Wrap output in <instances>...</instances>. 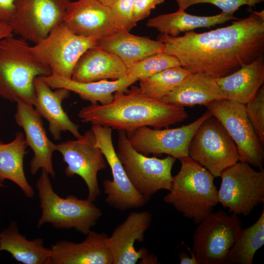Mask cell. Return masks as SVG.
I'll use <instances>...</instances> for the list:
<instances>
[{
  "mask_svg": "<svg viewBox=\"0 0 264 264\" xmlns=\"http://www.w3.org/2000/svg\"><path fill=\"white\" fill-rule=\"evenodd\" d=\"M250 12L224 27L176 37L160 34L157 40L190 73L224 77L264 54V20Z\"/></svg>",
  "mask_w": 264,
  "mask_h": 264,
  "instance_id": "obj_1",
  "label": "cell"
},
{
  "mask_svg": "<svg viewBox=\"0 0 264 264\" xmlns=\"http://www.w3.org/2000/svg\"><path fill=\"white\" fill-rule=\"evenodd\" d=\"M130 87L114 92L109 104H91L82 108L78 114L81 121L127 132L144 126L168 128L188 118L184 107L150 98L137 86Z\"/></svg>",
  "mask_w": 264,
  "mask_h": 264,
  "instance_id": "obj_2",
  "label": "cell"
},
{
  "mask_svg": "<svg viewBox=\"0 0 264 264\" xmlns=\"http://www.w3.org/2000/svg\"><path fill=\"white\" fill-rule=\"evenodd\" d=\"M50 74L49 67L37 58L25 40L11 35L0 40V97L34 106L37 102L35 79Z\"/></svg>",
  "mask_w": 264,
  "mask_h": 264,
  "instance_id": "obj_3",
  "label": "cell"
},
{
  "mask_svg": "<svg viewBox=\"0 0 264 264\" xmlns=\"http://www.w3.org/2000/svg\"><path fill=\"white\" fill-rule=\"evenodd\" d=\"M179 160L180 170L173 176L163 200L186 218L199 223L219 203L215 177L189 156Z\"/></svg>",
  "mask_w": 264,
  "mask_h": 264,
  "instance_id": "obj_4",
  "label": "cell"
},
{
  "mask_svg": "<svg viewBox=\"0 0 264 264\" xmlns=\"http://www.w3.org/2000/svg\"><path fill=\"white\" fill-rule=\"evenodd\" d=\"M35 186L42 210L38 227L49 223L57 228H73L86 235L102 215L101 209L88 198L79 199L72 195L60 197L53 190L49 174L43 169Z\"/></svg>",
  "mask_w": 264,
  "mask_h": 264,
  "instance_id": "obj_5",
  "label": "cell"
},
{
  "mask_svg": "<svg viewBox=\"0 0 264 264\" xmlns=\"http://www.w3.org/2000/svg\"><path fill=\"white\" fill-rule=\"evenodd\" d=\"M116 153L131 184L147 202L158 191L170 190L176 158L146 156L131 146L122 130L118 131Z\"/></svg>",
  "mask_w": 264,
  "mask_h": 264,
  "instance_id": "obj_6",
  "label": "cell"
},
{
  "mask_svg": "<svg viewBox=\"0 0 264 264\" xmlns=\"http://www.w3.org/2000/svg\"><path fill=\"white\" fill-rule=\"evenodd\" d=\"M198 224L193 251L199 264H227L230 250L242 228L239 215L223 210L212 212Z\"/></svg>",
  "mask_w": 264,
  "mask_h": 264,
  "instance_id": "obj_7",
  "label": "cell"
},
{
  "mask_svg": "<svg viewBox=\"0 0 264 264\" xmlns=\"http://www.w3.org/2000/svg\"><path fill=\"white\" fill-rule=\"evenodd\" d=\"M220 177L218 202L230 213L248 215L264 201V170L256 171L248 163L238 161L225 169Z\"/></svg>",
  "mask_w": 264,
  "mask_h": 264,
  "instance_id": "obj_8",
  "label": "cell"
},
{
  "mask_svg": "<svg viewBox=\"0 0 264 264\" xmlns=\"http://www.w3.org/2000/svg\"><path fill=\"white\" fill-rule=\"evenodd\" d=\"M188 156L214 177L239 161L237 147L225 128L213 115L206 119L192 138Z\"/></svg>",
  "mask_w": 264,
  "mask_h": 264,
  "instance_id": "obj_9",
  "label": "cell"
},
{
  "mask_svg": "<svg viewBox=\"0 0 264 264\" xmlns=\"http://www.w3.org/2000/svg\"><path fill=\"white\" fill-rule=\"evenodd\" d=\"M205 106L234 142L239 161L262 169L264 145L247 116L245 105L225 99L213 101Z\"/></svg>",
  "mask_w": 264,
  "mask_h": 264,
  "instance_id": "obj_10",
  "label": "cell"
},
{
  "mask_svg": "<svg viewBox=\"0 0 264 264\" xmlns=\"http://www.w3.org/2000/svg\"><path fill=\"white\" fill-rule=\"evenodd\" d=\"M97 40L77 35L62 23L31 49L37 58L49 67L51 74L71 79L80 57L97 46Z\"/></svg>",
  "mask_w": 264,
  "mask_h": 264,
  "instance_id": "obj_11",
  "label": "cell"
},
{
  "mask_svg": "<svg viewBox=\"0 0 264 264\" xmlns=\"http://www.w3.org/2000/svg\"><path fill=\"white\" fill-rule=\"evenodd\" d=\"M69 0H15L13 33L35 44L63 23Z\"/></svg>",
  "mask_w": 264,
  "mask_h": 264,
  "instance_id": "obj_12",
  "label": "cell"
},
{
  "mask_svg": "<svg viewBox=\"0 0 264 264\" xmlns=\"http://www.w3.org/2000/svg\"><path fill=\"white\" fill-rule=\"evenodd\" d=\"M57 151L66 164L65 175L68 177L76 175L80 176L87 186V198L95 201L100 194L98 173L108 165L101 150L95 145V136L91 129L79 138L57 144Z\"/></svg>",
  "mask_w": 264,
  "mask_h": 264,
  "instance_id": "obj_13",
  "label": "cell"
},
{
  "mask_svg": "<svg viewBox=\"0 0 264 264\" xmlns=\"http://www.w3.org/2000/svg\"><path fill=\"white\" fill-rule=\"evenodd\" d=\"M95 138V145L99 148L110 166L112 180L103 181L105 202L111 207L124 211L144 206L147 201L134 189L130 181L118 158L112 140V129L100 125L91 127Z\"/></svg>",
  "mask_w": 264,
  "mask_h": 264,
  "instance_id": "obj_14",
  "label": "cell"
},
{
  "mask_svg": "<svg viewBox=\"0 0 264 264\" xmlns=\"http://www.w3.org/2000/svg\"><path fill=\"white\" fill-rule=\"evenodd\" d=\"M212 114L205 111L189 124L174 129H152L144 126L126 132L131 146L144 154H166L179 160L188 156V147L194 134Z\"/></svg>",
  "mask_w": 264,
  "mask_h": 264,
  "instance_id": "obj_15",
  "label": "cell"
},
{
  "mask_svg": "<svg viewBox=\"0 0 264 264\" xmlns=\"http://www.w3.org/2000/svg\"><path fill=\"white\" fill-rule=\"evenodd\" d=\"M16 103L15 121L23 129L26 144L34 154L30 162V173L34 175L41 169L54 177L56 174L52 156L57 151V144L48 138L42 116L33 106L21 100Z\"/></svg>",
  "mask_w": 264,
  "mask_h": 264,
  "instance_id": "obj_16",
  "label": "cell"
},
{
  "mask_svg": "<svg viewBox=\"0 0 264 264\" xmlns=\"http://www.w3.org/2000/svg\"><path fill=\"white\" fill-rule=\"evenodd\" d=\"M152 220V214L148 211L132 212L114 228L109 237L112 264H135L139 259L143 264L148 250L145 248L136 250L134 243L144 242Z\"/></svg>",
  "mask_w": 264,
  "mask_h": 264,
  "instance_id": "obj_17",
  "label": "cell"
},
{
  "mask_svg": "<svg viewBox=\"0 0 264 264\" xmlns=\"http://www.w3.org/2000/svg\"><path fill=\"white\" fill-rule=\"evenodd\" d=\"M63 23L77 35L96 40L119 32L110 7L97 0L70 1Z\"/></svg>",
  "mask_w": 264,
  "mask_h": 264,
  "instance_id": "obj_18",
  "label": "cell"
},
{
  "mask_svg": "<svg viewBox=\"0 0 264 264\" xmlns=\"http://www.w3.org/2000/svg\"><path fill=\"white\" fill-rule=\"evenodd\" d=\"M80 242L60 240L51 245L47 264H112L106 233L90 230Z\"/></svg>",
  "mask_w": 264,
  "mask_h": 264,
  "instance_id": "obj_19",
  "label": "cell"
},
{
  "mask_svg": "<svg viewBox=\"0 0 264 264\" xmlns=\"http://www.w3.org/2000/svg\"><path fill=\"white\" fill-rule=\"evenodd\" d=\"M37 102L34 106L39 114L48 123V130L56 140L61 139L62 132L68 131L76 138L81 137L79 126L73 123L62 106L64 100L69 97L70 91L64 88L54 91L39 77L34 81Z\"/></svg>",
  "mask_w": 264,
  "mask_h": 264,
  "instance_id": "obj_20",
  "label": "cell"
},
{
  "mask_svg": "<svg viewBox=\"0 0 264 264\" xmlns=\"http://www.w3.org/2000/svg\"><path fill=\"white\" fill-rule=\"evenodd\" d=\"M127 72V67L117 56L96 46L80 57L71 79L82 83L116 80L126 76Z\"/></svg>",
  "mask_w": 264,
  "mask_h": 264,
  "instance_id": "obj_21",
  "label": "cell"
},
{
  "mask_svg": "<svg viewBox=\"0 0 264 264\" xmlns=\"http://www.w3.org/2000/svg\"><path fill=\"white\" fill-rule=\"evenodd\" d=\"M225 99L226 95L218 85L216 78L197 72L191 73L160 101L184 107L206 106L213 101Z\"/></svg>",
  "mask_w": 264,
  "mask_h": 264,
  "instance_id": "obj_22",
  "label": "cell"
},
{
  "mask_svg": "<svg viewBox=\"0 0 264 264\" xmlns=\"http://www.w3.org/2000/svg\"><path fill=\"white\" fill-rule=\"evenodd\" d=\"M39 77L51 88H64L77 93L82 99L89 101L91 104L99 102L101 105L111 103L114 92L126 90L137 81L135 78L128 74L116 80H102L88 83L78 82L52 74Z\"/></svg>",
  "mask_w": 264,
  "mask_h": 264,
  "instance_id": "obj_23",
  "label": "cell"
},
{
  "mask_svg": "<svg viewBox=\"0 0 264 264\" xmlns=\"http://www.w3.org/2000/svg\"><path fill=\"white\" fill-rule=\"evenodd\" d=\"M216 79L226 99L245 105L255 98L264 85V55L242 65L234 72Z\"/></svg>",
  "mask_w": 264,
  "mask_h": 264,
  "instance_id": "obj_24",
  "label": "cell"
},
{
  "mask_svg": "<svg viewBox=\"0 0 264 264\" xmlns=\"http://www.w3.org/2000/svg\"><path fill=\"white\" fill-rule=\"evenodd\" d=\"M97 46L117 56L128 68L150 55L165 51V45L161 41L124 31L97 40Z\"/></svg>",
  "mask_w": 264,
  "mask_h": 264,
  "instance_id": "obj_25",
  "label": "cell"
},
{
  "mask_svg": "<svg viewBox=\"0 0 264 264\" xmlns=\"http://www.w3.org/2000/svg\"><path fill=\"white\" fill-rule=\"evenodd\" d=\"M233 15L221 12L214 16H198L190 15L185 11L163 14L150 19L146 25L156 29L160 34L173 37L182 32L192 31L200 27L210 28L231 20H237Z\"/></svg>",
  "mask_w": 264,
  "mask_h": 264,
  "instance_id": "obj_26",
  "label": "cell"
},
{
  "mask_svg": "<svg viewBox=\"0 0 264 264\" xmlns=\"http://www.w3.org/2000/svg\"><path fill=\"white\" fill-rule=\"evenodd\" d=\"M0 251H6L17 262L24 264H47L51 249L44 245L40 238L27 240L20 233L17 223L13 221L0 233Z\"/></svg>",
  "mask_w": 264,
  "mask_h": 264,
  "instance_id": "obj_27",
  "label": "cell"
},
{
  "mask_svg": "<svg viewBox=\"0 0 264 264\" xmlns=\"http://www.w3.org/2000/svg\"><path fill=\"white\" fill-rule=\"evenodd\" d=\"M22 132H18L11 142H0V181L5 179L14 182L24 195L32 198L35 195L33 188L26 177L23 169V158L28 153Z\"/></svg>",
  "mask_w": 264,
  "mask_h": 264,
  "instance_id": "obj_28",
  "label": "cell"
},
{
  "mask_svg": "<svg viewBox=\"0 0 264 264\" xmlns=\"http://www.w3.org/2000/svg\"><path fill=\"white\" fill-rule=\"evenodd\" d=\"M264 244V209L257 220L242 228L230 250L227 264H252L256 252Z\"/></svg>",
  "mask_w": 264,
  "mask_h": 264,
  "instance_id": "obj_29",
  "label": "cell"
},
{
  "mask_svg": "<svg viewBox=\"0 0 264 264\" xmlns=\"http://www.w3.org/2000/svg\"><path fill=\"white\" fill-rule=\"evenodd\" d=\"M191 73L181 66L168 68L139 80V88L147 97L160 100Z\"/></svg>",
  "mask_w": 264,
  "mask_h": 264,
  "instance_id": "obj_30",
  "label": "cell"
},
{
  "mask_svg": "<svg viewBox=\"0 0 264 264\" xmlns=\"http://www.w3.org/2000/svg\"><path fill=\"white\" fill-rule=\"evenodd\" d=\"M181 66L178 60L166 52L150 55L128 68L127 74L139 81L170 67Z\"/></svg>",
  "mask_w": 264,
  "mask_h": 264,
  "instance_id": "obj_31",
  "label": "cell"
},
{
  "mask_svg": "<svg viewBox=\"0 0 264 264\" xmlns=\"http://www.w3.org/2000/svg\"><path fill=\"white\" fill-rule=\"evenodd\" d=\"M247 116L263 145H264V87L259 90L255 98L245 104Z\"/></svg>",
  "mask_w": 264,
  "mask_h": 264,
  "instance_id": "obj_32",
  "label": "cell"
},
{
  "mask_svg": "<svg viewBox=\"0 0 264 264\" xmlns=\"http://www.w3.org/2000/svg\"><path fill=\"white\" fill-rule=\"evenodd\" d=\"M133 0H116L109 7L113 23L119 31L130 32L136 25L133 21Z\"/></svg>",
  "mask_w": 264,
  "mask_h": 264,
  "instance_id": "obj_33",
  "label": "cell"
},
{
  "mask_svg": "<svg viewBox=\"0 0 264 264\" xmlns=\"http://www.w3.org/2000/svg\"><path fill=\"white\" fill-rule=\"evenodd\" d=\"M178 6L179 11H185L191 6L199 3H209L214 5L221 10V12L231 15L239 10L240 7L247 5L249 7L261 3L264 0H175Z\"/></svg>",
  "mask_w": 264,
  "mask_h": 264,
  "instance_id": "obj_34",
  "label": "cell"
},
{
  "mask_svg": "<svg viewBox=\"0 0 264 264\" xmlns=\"http://www.w3.org/2000/svg\"><path fill=\"white\" fill-rule=\"evenodd\" d=\"M164 0H133L132 18L137 24L139 21L145 19L152 10L163 2Z\"/></svg>",
  "mask_w": 264,
  "mask_h": 264,
  "instance_id": "obj_35",
  "label": "cell"
},
{
  "mask_svg": "<svg viewBox=\"0 0 264 264\" xmlns=\"http://www.w3.org/2000/svg\"><path fill=\"white\" fill-rule=\"evenodd\" d=\"M15 0H0V21L9 23L15 11Z\"/></svg>",
  "mask_w": 264,
  "mask_h": 264,
  "instance_id": "obj_36",
  "label": "cell"
},
{
  "mask_svg": "<svg viewBox=\"0 0 264 264\" xmlns=\"http://www.w3.org/2000/svg\"><path fill=\"white\" fill-rule=\"evenodd\" d=\"M180 264H199L193 251H191V256L185 252H181L178 255Z\"/></svg>",
  "mask_w": 264,
  "mask_h": 264,
  "instance_id": "obj_37",
  "label": "cell"
},
{
  "mask_svg": "<svg viewBox=\"0 0 264 264\" xmlns=\"http://www.w3.org/2000/svg\"><path fill=\"white\" fill-rule=\"evenodd\" d=\"M13 33L12 28L8 22L0 21V40L13 35Z\"/></svg>",
  "mask_w": 264,
  "mask_h": 264,
  "instance_id": "obj_38",
  "label": "cell"
},
{
  "mask_svg": "<svg viewBox=\"0 0 264 264\" xmlns=\"http://www.w3.org/2000/svg\"><path fill=\"white\" fill-rule=\"evenodd\" d=\"M102 4L110 6L112 3H113L116 0H97Z\"/></svg>",
  "mask_w": 264,
  "mask_h": 264,
  "instance_id": "obj_39",
  "label": "cell"
},
{
  "mask_svg": "<svg viewBox=\"0 0 264 264\" xmlns=\"http://www.w3.org/2000/svg\"><path fill=\"white\" fill-rule=\"evenodd\" d=\"M254 13L257 15L258 16H259L262 19L264 20V11L263 10L262 11L260 12H257V11H254Z\"/></svg>",
  "mask_w": 264,
  "mask_h": 264,
  "instance_id": "obj_40",
  "label": "cell"
},
{
  "mask_svg": "<svg viewBox=\"0 0 264 264\" xmlns=\"http://www.w3.org/2000/svg\"><path fill=\"white\" fill-rule=\"evenodd\" d=\"M4 187V186L3 184V183L0 181V187Z\"/></svg>",
  "mask_w": 264,
  "mask_h": 264,
  "instance_id": "obj_41",
  "label": "cell"
}]
</instances>
